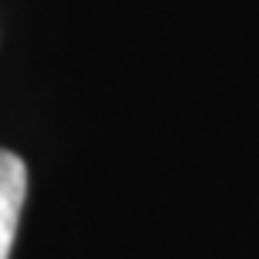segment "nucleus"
<instances>
[{
    "mask_svg": "<svg viewBox=\"0 0 259 259\" xmlns=\"http://www.w3.org/2000/svg\"><path fill=\"white\" fill-rule=\"evenodd\" d=\"M24 195H27V165L14 152L0 148V259H10Z\"/></svg>",
    "mask_w": 259,
    "mask_h": 259,
    "instance_id": "nucleus-1",
    "label": "nucleus"
}]
</instances>
